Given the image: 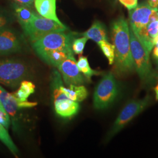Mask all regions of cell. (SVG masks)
I'll return each mask as SVG.
<instances>
[{"mask_svg": "<svg viewBox=\"0 0 158 158\" xmlns=\"http://www.w3.org/2000/svg\"><path fill=\"white\" fill-rule=\"evenodd\" d=\"M32 73L31 66L21 59L0 58V85L17 88L23 80L30 79Z\"/></svg>", "mask_w": 158, "mask_h": 158, "instance_id": "cell-2", "label": "cell"}, {"mask_svg": "<svg viewBox=\"0 0 158 158\" xmlns=\"http://www.w3.org/2000/svg\"><path fill=\"white\" fill-rule=\"evenodd\" d=\"M88 40H93L97 44L104 40H108L107 30L104 24L99 21H95L90 28L85 32L79 34Z\"/></svg>", "mask_w": 158, "mask_h": 158, "instance_id": "cell-15", "label": "cell"}, {"mask_svg": "<svg viewBox=\"0 0 158 158\" xmlns=\"http://www.w3.org/2000/svg\"><path fill=\"white\" fill-rule=\"evenodd\" d=\"M155 21H158V10H153L149 17V23Z\"/></svg>", "mask_w": 158, "mask_h": 158, "instance_id": "cell-29", "label": "cell"}, {"mask_svg": "<svg viewBox=\"0 0 158 158\" xmlns=\"http://www.w3.org/2000/svg\"><path fill=\"white\" fill-rule=\"evenodd\" d=\"M0 124L6 128H8L11 124L10 117L4 108H0Z\"/></svg>", "mask_w": 158, "mask_h": 158, "instance_id": "cell-26", "label": "cell"}, {"mask_svg": "<svg viewBox=\"0 0 158 158\" xmlns=\"http://www.w3.org/2000/svg\"><path fill=\"white\" fill-rule=\"evenodd\" d=\"M77 65L80 72L83 74L85 79L89 81H90L93 76L100 75L102 74L101 72L93 70L90 68L87 57L80 55L77 62Z\"/></svg>", "mask_w": 158, "mask_h": 158, "instance_id": "cell-20", "label": "cell"}, {"mask_svg": "<svg viewBox=\"0 0 158 158\" xmlns=\"http://www.w3.org/2000/svg\"><path fill=\"white\" fill-rule=\"evenodd\" d=\"M34 6L40 16L62 24L57 15L56 0H34Z\"/></svg>", "mask_w": 158, "mask_h": 158, "instance_id": "cell-12", "label": "cell"}, {"mask_svg": "<svg viewBox=\"0 0 158 158\" xmlns=\"http://www.w3.org/2000/svg\"><path fill=\"white\" fill-rule=\"evenodd\" d=\"M63 80L66 85H80L85 84V78L80 72L74 55L69 57L57 67Z\"/></svg>", "mask_w": 158, "mask_h": 158, "instance_id": "cell-10", "label": "cell"}, {"mask_svg": "<svg viewBox=\"0 0 158 158\" xmlns=\"http://www.w3.org/2000/svg\"><path fill=\"white\" fill-rule=\"evenodd\" d=\"M119 85L112 72L103 76L97 85L93 96V106L102 110L109 107L116 100L119 93Z\"/></svg>", "mask_w": 158, "mask_h": 158, "instance_id": "cell-4", "label": "cell"}, {"mask_svg": "<svg viewBox=\"0 0 158 158\" xmlns=\"http://www.w3.org/2000/svg\"><path fill=\"white\" fill-rule=\"evenodd\" d=\"M147 31L149 37L153 41V40L158 35V21L148 23L147 25Z\"/></svg>", "mask_w": 158, "mask_h": 158, "instance_id": "cell-25", "label": "cell"}, {"mask_svg": "<svg viewBox=\"0 0 158 158\" xmlns=\"http://www.w3.org/2000/svg\"><path fill=\"white\" fill-rule=\"evenodd\" d=\"M119 1L129 10L135 8L138 6V0H119Z\"/></svg>", "mask_w": 158, "mask_h": 158, "instance_id": "cell-27", "label": "cell"}, {"mask_svg": "<svg viewBox=\"0 0 158 158\" xmlns=\"http://www.w3.org/2000/svg\"><path fill=\"white\" fill-rule=\"evenodd\" d=\"M153 10L148 2H144L129 12L130 28L147 51L151 50L153 46L152 40L149 37L147 31Z\"/></svg>", "mask_w": 158, "mask_h": 158, "instance_id": "cell-3", "label": "cell"}, {"mask_svg": "<svg viewBox=\"0 0 158 158\" xmlns=\"http://www.w3.org/2000/svg\"><path fill=\"white\" fill-rule=\"evenodd\" d=\"M0 102L2 107L12 118L13 123L14 121H17V115L19 111L23 108H31L37 105V102H29L27 100L23 102L12 93H10L0 85Z\"/></svg>", "mask_w": 158, "mask_h": 158, "instance_id": "cell-11", "label": "cell"}, {"mask_svg": "<svg viewBox=\"0 0 158 158\" xmlns=\"http://www.w3.org/2000/svg\"><path fill=\"white\" fill-rule=\"evenodd\" d=\"M103 54L107 58L109 64L111 65L114 62L115 58V49L113 44L108 42L107 40L102 41L98 44Z\"/></svg>", "mask_w": 158, "mask_h": 158, "instance_id": "cell-22", "label": "cell"}, {"mask_svg": "<svg viewBox=\"0 0 158 158\" xmlns=\"http://www.w3.org/2000/svg\"><path fill=\"white\" fill-rule=\"evenodd\" d=\"M22 29L24 35L28 38L31 44L46 35L68 30V27L64 24H60L42 17L38 13L35 14L31 21Z\"/></svg>", "mask_w": 158, "mask_h": 158, "instance_id": "cell-5", "label": "cell"}, {"mask_svg": "<svg viewBox=\"0 0 158 158\" xmlns=\"http://www.w3.org/2000/svg\"><path fill=\"white\" fill-rule=\"evenodd\" d=\"M62 85L63 80L61 74L58 70L54 69L51 76V90L53 102L68 98L60 90V87Z\"/></svg>", "mask_w": 158, "mask_h": 158, "instance_id": "cell-18", "label": "cell"}, {"mask_svg": "<svg viewBox=\"0 0 158 158\" xmlns=\"http://www.w3.org/2000/svg\"><path fill=\"white\" fill-rule=\"evenodd\" d=\"M14 18L6 12L0 11V30L11 27Z\"/></svg>", "mask_w": 158, "mask_h": 158, "instance_id": "cell-24", "label": "cell"}, {"mask_svg": "<svg viewBox=\"0 0 158 158\" xmlns=\"http://www.w3.org/2000/svg\"><path fill=\"white\" fill-rule=\"evenodd\" d=\"M87 40L88 39L85 36L74 38L72 45V49L74 53L80 55H82Z\"/></svg>", "mask_w": 158, "mask_h": 158, "instance_id": "cell-23", "label": "cell"}, {"mask_svg": "<svg viewBox=\"0 0 158 158\" xmlns=\"http://www.w3.org/2000/svg\"><path fill=\"white\" fill-rule=\"evenodd\" d=\"M147 2L153 10H158V0H148Z\"/></svg>", "mask_w": 158, "mask_h": 158, "instance_id": "cell-30", "label": "cell"}, {"mask_svg": "<svg viewBox=\"0 0 158 158\" xmlns=\"http://www.w3.org/2000/svg\"><path fill=\"white\" fill-rule=\"evenodd\" d=\"M27 48L23 35L11 27L0 30V56L21 53Z\"/></svg>", "mask_w": 158, "mask_h": 158, "instance_id": "cell-9", "label": "cell"}, {"mask_svg": "<svg viewBox=\"0 0 158 158\" xmlns=\"http://www.w3.org/2000/svg\"><path fill=\"white\" fill-rule=\"evenodd\" d=\"M60 90L70 100L76 102H83L88 96V91L83 85H71L65 87L63 85L60 87Z\"/></svg>", "mask_w": 158, "mask_h": 158, "instance_id": "cell-17", "label": "cell"}, {"mask_svg": "<svg viewBox=\"0 0 158 158\" xmlns=\"http://www.w3.org/2000/svg\"><path fill=\"white\" fill-rule=\"evenodd\" d=\"M153 57L158 63V47L156 46L153 51Z\"/></svg>", "mask_w": 158, "mask_h": 158, "instance_id": "cell-31", "label": "cell"}, {"mask_svg": "<svg viewBox=\"0 0 158 158\" xmlns=\"http://www.w3.org/2000/svg\"><path fill=\"white\" fill-rule=\"evenodd\" d=\"M73 55L72 49H61L48 52L40 57L48 64L57 68L61 63Z\"/></svg>", "mask_w": 158, "mask_h": 158, "instance_id": "cell-14", "label": "cell"}, {"mask_svg": "<svg viewBox=\"0 0 158 158\" xmlns=\"http://www.w3.org/2000/svg\"><path fill=\"white\" fill-rule=\"evenodd\" d=\"M35 91V85L34 83L31 81L25 80L21 83L18 90L12 94L19 100L25 102L28 100L30 95L34 93Z\"/></svg>", "mask_w": 158, "mask_h": 158, "instance_id": "cell-19", "label": "cell"}, {"mask_svg": "<svg viewBox=\"0 0 158 158\" xmlns=\"http://www.w3.org/2000/svg\"><path fill=\"white\" fill-rule=\"evenodd\" d=\"M130 35L131 51L135 70L143 82L149 83L154 77L149 55L130 27Z\"/></svg>", "mask_w": 158, "mask_h": 158, "instance_id": "cell-6", "label": "cell"}, {"mask_svg": "<svg viewBox=\"0 0 158 158\" xmlns=\"http://www.w3.org/2000/svg\"><path fill=\"white\" fill-rule=\"evenodd\" d=\"M12 9L18 22L23 28L31 21L36 12L32 8L13 2Z\"/></svg>", "mask_w": 158, "mask_h": 158, "instance_id": "cell-16", "label": "cell"}, {"mask_svg": "<svg viewBox=\"0 0 158 158\" xmlns=\"http://www.w3.org/2000/svg\"><path fill=\"white\" fill-rule=\"evenodd\" d=\"M149 96L139 100H134L128 102L119 113L113 127L108 134V138H111L122 130L126 125L136 115L142 112L149 104Z\"/></svg>", "mask_w": 158, "mask_h": 158, "instance_id": "cell-8", "label": "cell"}, {"mask_svg": "<svg viewBox=\"0 0 158 158\" xmlns=\"http://www.w3.org/2000/svg\"><path fill=\"white\" fill-rule=\"evenodd\" d=\"M14 3L32 8L34 6V0H12Z\"/></svg>", "mask_w": 158, "mask_h": 158, "instance_id": "cell-28", "label": "cell"}, {"mask_svg": "<svg viewBox=\"0 0 158 158\" xmlns=\"http://www.w3.org/2000/svg\"><path fill=\"white\" fill-rule=\"evenodd\" d=\"M154 90L155 91L156 94V100H158V85L154 88Z\"/></svg>", "mask_w": 158, "mask_h": 158, "instance_id": "cell-32", "label": "cell"}, {"mask_svg": "<svg viewBox=\"0 0 158 158\" xmlns=\"http://www.w3.org/2000/svg\"><path fill=\"white\" fill-rule=\"evenodd\" d=\"M67 31L53 32L32 43L34 51L40 57L49 51L72 49V42L78 34Z\"/></svg>", "mask_w": 158, "mask_h": 158, "instance_id": "cell-7", "label": "cell"}, {"mask_svg": "<svg viewBox=\"0 0 158 158\" xmlns=\"http://www.w3.org/2000/svg\"><path fill=\"white\" fill-rule=\"evenodd\" d=\"M0 108H4V107L2 106V104H1V102H0Z\"/></svg>", "mask_w": 158, "mask_h": 158, "instance_id": "cell-33", "label": "cell"}, {"mask_svg": "<svg viewBox=\"0 0 158 158\" xmlns=\"http://www.w3.org/2000/svg\"><path fill=\"white\" fill-rule=\"evenodd\" d=\"M0 140L8 148L12 153L17 156L18 153L19 152L17 146L12 141L8 132L6 128L0 124Z\"/></svg>", "mask_w": 158, "mask_h": 158, "instance_id": "cell-21", "label": "cell"}, {"mask_svg": "<svg viewBox=\"0 0 158 158\" xmlns=\"http://www.w3.org/2000/svg\"><path fill=\"white\" fill-rule=\"evenodd\" d=\"M111 38L115 49L114 70L124 76L134 70L130 45V27L123 17L115 19L111 25Z\"/></svg>", "mask_w": 158, "mask_h": 158, "instance_id": "cell-1", "label": "cell"}, {"mask_svg": "<svg viewBox=\"0 0 158 158\" xmlns=\"http://www.w3.org/2000/svg\"><path fill=\"white\" fill-rule=\"evenodd\" d=\"M55 111L57 114L64 118H69L76 115L80 109L78 102H74L69 98L54 102Z\"/></svg>", "mask_w": 158, "mask_h": 158, "instance_id": "cell-13", "label": "cell"}]
</instances>
